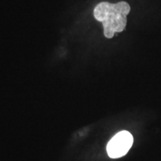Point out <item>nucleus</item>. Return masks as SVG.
<instances>
[{
	"label": "nucleus",
	"mask_w": 161,
	"mask_h": 161,
	"mask_svg": "<svg viewBox=\"0 0 161 161\" xmlns=\"http://www.w3.org/2000/svg\"><path fill=\"white\" fill-rule=\"evenodd\" d=\"M134 138L126 130L119 132L113 137L107 146V152L111 158H119L128 153L132 146Z\"/></svg>",
	"instance_id": "f03ea898"
},
{
	"label": "nucleus",
	"mask_w": 161,
	"mask_h": 161,
	"mask_svg": "<svg viewBox=\"0 0 161 161\" xmlns=\"http://www.w3.org/2000/svg\"><path fill=\"white\" fill-rule=\"evenodd\" d=\"M129 4L122 1L113 4L102 2L96 6L94 17L103 25L104 35L112 38L115 33L123 31L127 25V16L130 13Z\"/></svg>",
	"instance_id": "f257e3e1"
}]
</instances>
